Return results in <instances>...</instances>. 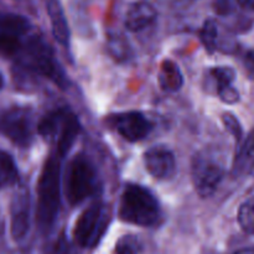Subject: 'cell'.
<instances>
[{
	"mask_svg": "<svg viewBox=\"0 0 254 254\" xmlns=\"http://www.w3.org/2000/svg\"><path fill=\"white\" fill-rule=\"evenodd\" d=\"M61 159L55 151L46 159L37 181L36 222L42 232L54 227L61 206Z\"/></svg>",
	"mask_w": 254,
	"mask_h": 254,
	"instance_id": "1",
	"label": "cell"
},
{
	"mask_svg": "<svg viewBox=\"0 0 254 254\" xmlns=\"http://www.w3.org/2000/svg\"><path fill=\"white\" fill-rule=\"evenodd\" d=\"M17 69L26 73H35L44 76L54 82L60 88L66 89L68 86V77L57 62L54 51L42 36L32 32L27 40L24 50L17 56Z\"/></svg>",
	"mask_w": 254,
	"mask_h": 254,
	"instance_id": "2",
	"label": "cell"
},
{
	"mask_svg": "<svg viewBox=\"0 0 254 254\" xmlns=\"http://www.w3.org/2000/svg\"><path fill=\"white\" fill-rule=\"evenodd\" d=\"M119 218L127 223L151 227L161 217L160 203L149 189L138 184H128L119 202Z\"/></svg>",
	"mask_w": 254,
	"mask_h": 254,
	"instance_id": "3",
	"label": "cell"
},
{
	"mask_svg": "<svg viewBox=\"0 0 254 254\" xmlns=\"http://www.w3.org/2000/svg\"><path fill=\"white\" fill-rule=\"evenodd\" d=\"M37 133L55 145V153L64 158L79 133L78 118L67 108L49 112L37 124Z\"/></svg>",
	"mask_w": 254,
	"mask_h": 254,
	"instance_id": "4",
	"label": "cell"
},
{
	"mask_svg": "<svg viewBox=\"0 0 254 254\" xmlns=\"http://www.w3.org/2000/svg\"><path fill=\"white\" fill-rule=\"evenodd\" d=\"M98 185L97 170L91 159L77 154L69 161L64 178V193L71 205H79L93 195Z\"/></svg>",
	"mask_w": 254,
	"mask_h": 254,
	"instance_id": "5",
	"label": "cell"
},
{
	"mask_svg": "<svg viewBox=\"0 0 254 254\" xmlns=\"http://www.w3.org/2000/svg\"><path fill=\"white\" fill-rule=\"evenodd\" d=\"M225 176L222 161L207 150L195 154L191 163V180L201 197L212 196Z\"/></svg>",
	"mask_w": 254,
	"mask_h": 254,
	"instance_id": "6",
	"label": "cell"
},
{
	"mask_svg": "<svg viewBox=\"0 0 254 254\" xmlns=\"http://www.w3.org/2000/svg\"><path fill=\"white\" fill-rule=\"evenodd\" d=\"M109 223V208L102 202H94L79 215L73 228L77 245L93 248L101 242Z\"/></svg>",
	"mask_w": 254,
	"mask_h": 254,
	"instance_id": "7",
	"label": "cell"
},
{
	"mask_svg": "<svg viewBox=\"0 0 254 254\" xmlns=\"http://www.w3.org/2000/svg\"><path fill=\"white\" fill-rule=\"evenodd\" d=\"M0 135L20 148H29L34 140V116L27 107L0 109Z\"/></svg>",
	"mask_w": 254,
	"mask_h": 254,
	"instance_id": "8",
	"label": "cell"
},
{
	"mask_svg": "<svg viewBox=\"0 0 254 254\" xmlns=\"http://www.w3.org/2000/svg\"><path fill=\"white\" fill-rule=\"evenodd\" d=\"M31 24L17 14H0V55L16 60L31 36Z\"/></svg>",
	"mask_w": 254,
	"mask_h": 254,
	"instance_id": "9",
	"label": "cell"
},
{
	"mask_svg": "<svg viewBox=\"0 0 254 254\" xmlns=\"http://www.w3.org/2000/svg\"><path fill=\"white\" fill-rule=\"evenodd\" d=\"M107 122L122 138L130 143L144 140L154 129L153 123L143 113L136 111L112 114L107 117Z\"/></svg>",
	"mask_w": 254,
	"mask_h": 254,
	"instance_id": "10",
	"label": "cell"
},
{
	"mask_svg": "<svg viewBox=\"0 0 254 254\" xmlns=\"http://www.w3.org/2000/svg\"><path fill=\"white\" fill-rule=\"evenodd\" d=\"M143 160L146 171L156 180H169L175 175V155L165 146H151L144 153Z\"/></svg>",
	"mask_w": 254,
	"mask_h": 254,
	"instance_id": "11",
	"label": "cell"
},
{
	"mask_svg": "<svg viewBox=\"0 0 254 254\" xmlns=\"http://www.w3.org/2000/svg\"><path fill=\"white\" fill-rule=\"evenodd\" d=\"M30 230V195L26 189L17 191L10 205V233L15 242H20Z\"/></svg>",
	"mask_w": 254,
	"mask_h": 254,
	"instance_id": "12",
	"label": "cell"
},
{
	"mask_svg": "<svg viewBox=\"0 0 254 254\" xmlns=\"http://www.w3.org/2000/svg\"><path fill=\"white\" fill-rule=\"evenodd\" d=\"M156 16V10L149 2H134L127 11L126 27L133 32L143 31L155 21Z\"/></svg>",
	"mask_w": 254,
	"mask_h": 254,
	"instance_id": "13",
	"label": "cell"
},
{
	"mask_svg": "<svg viewBox=\"0 0 254 254\" xmlns=\"http://www.w3.org/2000/svg\"><path fill=\"white\" fill-rule=\"evenodd\" d=\"M47 15L51 21L52 35L55 40L62 46L69 45V27L60 0H45Z\"/></svg>",
	"mask_w": 254,
	"mask_h": 254,
	"instance_id": "14",
	"label": "cell"
},
{
	"mask_svg": "<svg viewBox=\"0 0 254 254\" xmlns=\"http://www.w3.org/2000/svg\"><path fill=\"white\" fill-rule=\"evenodd\" d=\"M159 86L166 92H176L183 87L184 76L178 64L171 60H164L158 74Z\"/></svg>",
	"mask_w": 254,
	"mask_h": 254,
	"instance_id": "15",
	"label": "cell"
},
{
	"mask_svg": "<svg viewBox=\"0 0 254 254\" xmlns=\"http://www.w3.org/2000/svg\"><path fill=\"white\" fill-rule=\"evenodd\" d=\"M19 180V170L14 159L6 151L0 150V189L11 186Z\"/></svg>",
	"mask_w": 254,
	"mask_h": 254,
	"instance_id": "16",
	"label": "cell"
},
{
	"mask_svg": "<svg viewBox=\"0 0 254 254\" xmlns=\"http://www.w3.org/2000/svg\"><path fill=\"white\" fill-rule=\"evenodd\" d=\"M237 170H251L254 173V129L247 136L236 158Z\"/></svg>",
	"mask_w": 254,
	"mask_h": 254,
	"instance_id": "17",
	"label": "cell"
},
{
	"mask_svg": "<svg viewBox=\"0 0 254 254\" xmlns=\"http://www.w3.org/2000/svg\"><path fill=\"white\" fill-rule=\"evenodd\" d=\"M144 245L140 238L135 235H124L117 241L114 254H140Z\"/></svg>",
	"mask_w": 254,
	"mask_h": 254,
	"instance_id": "18",
	"label": "cell"
},
{
	"mask_svg": "<svg viewBox=\"0 0 254 254\" xmlns=\"http://www.w3.org/2000/svg\"><path fill=\"white\" fill-rule=\"evenodd\" d=\"M211 78L215 81L216 91L226 88L228 86H232L233 81L236 78V72L232 67L228 66H218L213 67L210 71Z\"/></svg>",
	"mask_w": 254,
	"mask_h": 254,
	"instance_id": "19",
	"label": "cell"
},
{
	"mask_svg": "<svg viewBox=\"0 0 254 254\" xmlns=\"http://www.w3.org/2000/svg\"><path fill=\"white\" fill-rule=\"evenodd\" d=\"M217 36H218V29L217 25L213 20H206L203 24L202 29H201L200 37L201 42L205 46L206 51L208 54H213L217 47Z\"/></svg>",
	"mask_w": 254,
	"mask_h": 254,
	"instance_id": "20",
	"label": "cell"
},
{
	"mask_svg": "<svg viewBox=\"0 0 254 254\" xmlns=\"http://www.w3.org/2000/svg\"><path fill=\"white\" fill-rule=\"evenodd\" d=\"M238 223L248 235H254V201H247L238 210Z\"/></svg>",
	"mask_w": 254,
	"mask_h": 254,
	"instance_id": "21",
	"label": "cell"
},
{
	"mask_svg": "<svg viewBox=\"0 0 254 254\" xmlns=\"http://www.w3.org/2000/svg\"><path fill=\"white\" fill-rule=\"evenodd\" d=\"M109 52L112 56L118 61H126L130 57V49L129 44L123 39V37H111L109 40Z\"/></svg>",
	"mask_w": 254,
	"mask_h": 254,
	"instance_id": "22",
	"label": "cell"
},
{
	"mask_svg": "<svg viewBox=\"0 0 254 254\" xmlns=\"http://www.w3.org/2000/svg\"><path fill=\"white\" fill-rule=\"evenodd\" d=\"M222 122L223 126H225L226 130L233 136L237 141H241L243 136V129L242 126H241L240 121L237 119V117L232 113H225L222 116Z\"/></svg>",
	"mask_w": 254,
	"mask_h": 254,
	"instance_id": "23",
	"label": "cell"
},
{
	"mask_svg": "<svg viewBox=\"0 0 254 254\" xmlns=\"http://www.w3.org/2000/svg\"><path fill=\"white\" fill-rule=\"evenodd\" d=\"M218 97H220L221 101L226 104H235L240 101V93H238L237 89L232 86H228L226 88L220 89L217 92Z\"/></svg>",
	"mask_w": 254,
	"mask_h": 254,
	"instance_id": "24",
	"label": "cell"
},
{
	"mask_svg": "<svg viewBox=\"0 0 254 254\" xmlns=\"http://www.w3.org/2000/svg\"><path fill=\"white\" fill-rule=\"evenodd\" d=\"M216 12L220 15H228L233 10V5L231 0H215L213 4Z\"/></svg>",
	"mask_w": 254,
	"mask_h": 254,
	"instance_id": "25",
	"label": "cell"
},
{
	"mask_svg": "<svg viewBox=\"0 0 254 254\" xmlns=\"http://www.w3.org/2000/svg\"><path fill=\"white\" fill-rule=\"evenodd\" d=\"M243 64H245V68L247 73L251 77H254V51H250L246 54L245 59H243Z\"/></svg>",
	"mask_w": 254,
	"mask_h": 254,
	"instance_id": "26",
	"label": "cell"
},
{
	"mask_svg": "<svg viewBox=\"0 0 254 254\" xmlns=\"http://www.w3.org/2000/svg\"><path fill=\"white\" fill-rule=\"evenodd\" d=\"M67 252H68V247H67L66 241L64 238H60L47 254H67Z\"/></svg>",
	"mask_w": 254,
	"mask_h": 254,
	"instance_id": "27",
	"label": "cell"
},
{
	"mask_svg": "<svg viewBox=\"0 0 254 254\" xmlns=\"http://www.w3.org/2000/svg\"><path fill=\"white\" fill-rule=\"evenodd\" d=\"M238 4L243 6L245 9L254 10V0H237Z\"/></svg>",
	"mask_w": 254,
	"mask_h": 254,
	"instance_id": "28",
	"label": "cell"
},
{
	"mask_svg": "<svg viewBox=\"0 0 254 254\" xmlns=\"http://www.w3.org/2000/svg\"><path fill=\"white\" fill-rule=\"evenodd\" d=\"M232 254H254V247L242 248V250L236 251V252H233Z\"/></svg>",
	"mask_w": 254,
	"mask_h": 254,
	"instance_id": "29",
	"label": "cell"
},
{
	"mask_svg": "<svg viewBox=\"0 0 254 254\" xmlns=\"http://www.w3.org/2000/svg\"><path fill=\"white\" fill-rule=\"evenodd\" d=\"M2 86H4V78H2L1 73H0V89L2 88Z\"/></svg>",
	"mask_w": 254,
	"mask_h": 254,
	"instance_id": "30",
	"label": "cell"
}]
</instances>
